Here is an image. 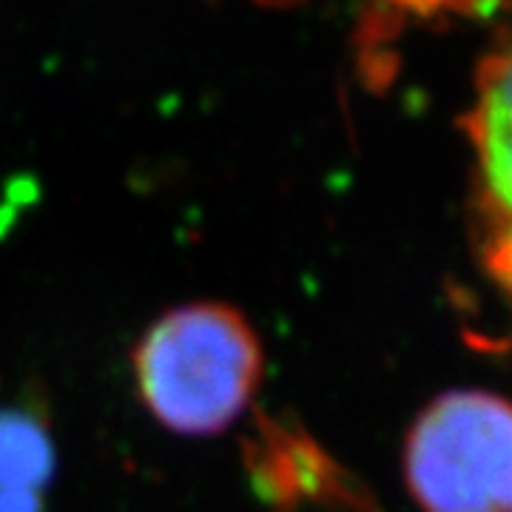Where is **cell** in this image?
Segmentation results:
<instances>
[{
  "label": "cell",
  "mask_w": 512,
  "mask_h": 512,
  "mask_svg": "<svg viewBox=\"0 0 512 512\" xmlns=\"http://www.w3.org/2000/svg\"><path fill=\"white\" fill-rule=\"evenodd\" d=\"M262 342L234 308L197 302L160 316L131 367L151 419L183 436H217L245 413L262 382Z\"/></svg>",
  "instance_id": "obj_1"
},
{
  "label": "cell",
  "mask_w": 512,
  "mask_h": 512,
  "mask_svg": "<svg viewBox=\"0 0 512 512\" xmlns=\"http://www.w3.org/2000/svg\"><path fill=\"white\" fill-rule=\"evenodd\" d=\"M421 512H512V404L461 390L430 404L404 447Z\"/></svg>",
  "instance_id": "obj_2"
},
{
  "label": "cell",
  "mask_w": 512,
  "mask_h": 512,
  "mask_svg": "<svg viewBox=\"0 0 512 512\" xmlns=\"http://www.w3.org/2000/svg\"><path fill=\"white\" fill-rule=\"evenodd\" d=\"M464 128L476 160L481 225L512 228V32L478 63Z\"/></svg>",
  "instance_id": "obj_3"
},
{
  "label": "cell",
  "mask_w": 512,
  "mask_h": 512,
  "mask_svg": "<svg viewBox=\"0 0 512 512\" xmlns=\"http://www.w3.org/2000/svg\"><path fill=\"white\" fill-rule=\"evenodd\" d=\"M484 262L490 268L495 285L507 293L512 302V228L484 231Z\"/></svg>",
  "instance_id": "obj_4"
},
{
  "label": "cell",
  "mask_w": 512,
  "mask_h": 512,
  "mask_svg": "<svg viewBox=\"0 0 512 512\" xmlns=\"http://www.w3.org/2000/svg\"><path fill=\"white\" fill-rule=\"evenodd\" d=\"M427 12H456L467 18H490V15H512V0H413Z\"/></svg>",
  "instance_id": "obj_5"
}]
</instances>
